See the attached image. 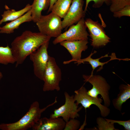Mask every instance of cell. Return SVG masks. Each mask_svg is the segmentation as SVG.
Segmentation results:
<instances>
[{
  "mask_svg": "<svg viewBox=\"0 0 130 130\" xmlns=\"http://www.w3.org/2000/svg\"><path fill=\"white\" fill-rule=\"evenodd\" d=\"M51 38L40 32L26 30L16 37L11 44V48L16 60L15 67L23 63L27 57Z\"/></svg>",
  "mask_w": 130,
  "mask_h": 130,
  "instance_id": "6da1fadb",
  "label": "cell"
},
{
  "mask_svg": "<svg viewBox=\"0 0 130 130\" xmlns=\"http://www.w3.org/2000/svg\"><path fill=\"white\" fill-rule=\"evenodd\" d=\"M57 97L54 101L46 107L40 108L39 103L33 102L28 111L18 121L10 123L0 124V129L2 130H26L32 128L41 118L42 114L47 109L57 103Z\"/></svg>",
  "mask_w": 130,
  "mask_h": 130,
  "instance_id": "7a4b0ae2",
  "label": "cell"
},
{
  "mask_svg": "<svg viewBox=\"0 0 130 130\" xmlns=\"http://www.w3.org/2000/svg\"><path fill=\"white\" fill-rule=\"evenodd\" d=\"M84 81L88 82L92 85V88L87 91L89 96L97 98L100 95L104 101V105L108 107L110 106L111 101L109 96V91L110 86L105 79L99 75L91 74L87 75H83Z\"/></svg>",
  "mask_w": 130,
  "mask_h": 130,
  "instance_id": "3957f363",
  "label": "cell"
},
{
  "mask_svg": "<svg viewBox=\"0 0 130 130\" xmlns=\"http://www.w3.org/2000/svg\"><path fill=\"white\" fill-rule=\"evenodd\" d=\"M62 75L61 69L57 64L55 59L49 55L44 74L43 91H59Z\"/></svg>",
  "mask_w": 130,
  "mask_h": 130,
  "instance_id": "277c9868",
  "label": "cell"
},
{
  "mask_svg": "<svg viewBox=\"0 0 130 130\" xmlns=\"http://www.w3.org/2000/svg\"><path fill=\"white\" fill-rule=\"evenodd\" d=\"M61 19L51 12L48 15H42L36 23L40 32L51 38H56L62 33Z\"/></svg>",
  "mask_w": 130,
  "mask_h": 130,
  "instance_id": "5b68a950",
  "label": "cell"
},
{
  "mask_svg": "<svg viewBox=\"0 0 130 130\" xmlns=\"http://www.w3.org/2000/svg\"><path fill=\"white\" fill-rule=\"evenodd\" d=\"M65 99V104L54 110L50 117L55 118L61 117L65 122L70 119L77 118L79 117L78 112L82 109V106L78 107L74 99V95H70L66 92H64Z\"/></svg>",
  "mask_w": 130,
  "mask_h": 130,
  "instance_id": "8992f818",
  "label": "cell"
},
{
  "mask_svg": "<svg viewBox=\"0 0 130 130\" xmlns=\"http://www.w3.org/2000/svg\"><path fill=\"white\" fill-rule=\"evenodd\" d=\"M49 44V41L45 43L29 55L30 60L33 62L35 75L43 81L48 59L47 49Z\"/></svg>",
  "mask_w": 130,
  "mask_h": 130,
  "instance_id": "52a82bcc",
  "label": "cell"
},
{
  "mask_svg": "<svg viewBox=\"0 0 130 130\" xmlns=\"http://www.w3.org/2000/svg\"><path fill=\"white\" fill-rule=\"evenodd\" d=\"M87 91L86 89L82 86L78 90L74 91L75 94L74 96V99L77 104L78 105L81 104L86 110L87 108H89L92 105H95L99 108L101 115L103 117L108 116L110 113V110L108 107L101 104L102 99L89 96L87 94Z\"/></svg>",
  "mask_w": 130,
  "mask_h": 130,
  "instance_id": "ba28073f",
  "label": "cell"
},
{
  "mask_svg": "<svg viewBox=\"0 0 130 130\" xmlns=\"http://www.w3.org/2000/svg\"><path fill=\"white\" fill-rule=\"evenodd\" d=\"M85 23L91 38V45L93 47L105 46L110 41V38L98 21L88 18L85 20Z\"/></svg>",
  "mask_w": 130,
  "mask_h": 130,
  "instance_id": "9c48e42d",
  "label": "cell"
},
{
  "mask_svg": "<svg viewBox=\"0 0 130 130\" xmlns=\"http://www.w3.org/2000/svg\"><path fill=\"white\" fill-rule=\"evenodd\" d=\"M86 29L84 18H82L76 24L70 26L68 30L55 38L53 43L55 45L64 40H88L89 34Z\"/></svg>",
  "mask_w": 130,
  "mask_h": 130,
  "instance_id": "30bf717a",
  "label": "cell"
},
{
  "mask_svg": "<svg viewBox=\"0 0 130 130\" xmlns=\"http://www.w3.org/2000/svg\"><path fill=\"white\" fill-rule=\"evenodd\" d=\"M84 3V0H72L68 12L62 21V29L84 18L86 13L83 9Z\"/></svg>",
  "mask_w": 130,
  "mask_h": 130,
  "instance_id": "8fae6325",
  "label": "cell"
},
{
  "mask_svg": "<svg viewBox=\"0 0 130 130\" xmlns=\"http://www.w3.org/2000/svg\"><path fill=\"white\" fill-rule=\"evenodd\" d=\"M88 40L83 39L76 41L64 40L59 43L60 45L65 48L71 55L72 58L63 62L64 64H68L74 61V63L81 59V54L88 48Z\"/></svg>",
  "mask_w": 130,
  "mask_h": 130,
  "instance_id": "7c38bea8",
  "label": "cell"
},
{
  "mask_svg": "<svg viewBox=\"0 0 130 130\" xmlns=\"http://www.w3.org/2000/svg\"><path fill=\"white\" fill-rule=\"evenodd\" d=\"M65 122L61 117L40 118L32 128L33 130H62Z\"/></svg>",
  "mask_w": 130,
  "mask_h": 130,
  "instance_id": "4fadbf2b",
  "label": "cell"
},
{
  "mask_svg": "<svg viewBox=\"0 0 130 130\" xmlns=\"http://www.w3.org/2000/svg\"><path fill=\"white\" fill-rule=\"evenodd\" d=\"M31 9L18 18L7 23L2 27L0 26V33L10 34L14 32L23 23L32 21Z\"/></svg>",
  "mask_w": 130,
  "mask_h": 130,
  "instance_id": "5bb4252c",
  "label": "cell"
},
{
  "mask_svg": "<svg viewBox=\"0 0 130 130\" xmlns=\"http://www.w3.org/2000/svg\"><path fill=\"white\" fill-rule=\"evenodd\" d=\"M119 89V92L117 98L112 100V103L115 108L121 112L123 104L130 98V85L122 84Z\"/></svg>",
  "mask_w": 130,
  "mask_h": 130,
  "instance_id": "9a60e30c",
  "label": "cell"
},
{
  "mask_svg": "<svg viewBox=\"0 0 130 130\" xmlns=\"http://www.w3.org/2000/svg\"><path fill=\"white\" fill-rule=\"evenodd\" d=\"M50 0H33L31 10L32 21L36 23L42 15V12L48 9Z\"/></svg>",
  "mask_w": 130,
  "mask_h": 130,
  "instance_id": "2e32d148",
  "label": "cell"
},
{
  "mask_svg": "<svg viewBox=\"0 0 130 130\" xmlns=\"http://www.w3.org/2000/svg\"><path fill=\"white\" fill-rule=\"evenodd\" d=\"M97 51H95L93 53L91 52L90 55L87 57L82 59H80L79 61L75 63H77V65H78L82 63H84V62H88L89 64L91 65L92 69L91 72V74H93V72L94 70L98 67L101 66L99 69L98 70V71H100L103 68V66L105 64L107 63L109 61L111 60L115 59H118L116 57L115 53H112L111 56H110L111 57L110 60L105 62H102L99 61V59L103 57H108V54H106L104 56H102L100 58L97 59H94L91 58V56L94 53H96Z\"/></svg>",
  "mask_w": 130,
  "mask_h": 130,
  "instance_id": "e0dca14e",
  "label": "cell"
},
{
  "mask_svg": "<svg viewBox=\"0 0 130 130\" xmlns=\"http://www.w3.org/2000/svg\"><path fill=\"white\" fill-rule=\"evenodd\" d=\"M31 7V5L28 4L24 8L19 11L13 9L4 11L1 15L2 18L0 20V26L3 22L12 21L20 17L30 10Z\"/></svg>",
  "mask_w": 130,
  "mask_h": 130,
  "instance_id": "ac0fdd59",
  "label": "cell"
},
{
  "mask_svg": "<svg viewBox=\"0 0 130 130\" xmlns=\"http://www.w3.org/2000/svg\"><path fill=\"white\" fill-rule=\"evenodd\" d=\"M72 0H57L53 5L51 12L61 18L67 13Z\"/></svg>",
  "mask_w": 130,
  "mask_h": 130,
  "instance_id": "d6986e66",
  "label": "cell"
},
{
  "mask_svg": "<svg viewBox=\"0 0 130 130\" xmlns=\"http://www.w3.org/2000/svg\"><path fill=\"white\" fill-rule=\"evenodd\" d=\"M16 62L11 48L8 45L5 47L0 46V64L7 65Z\"/></svg>",
  "mask_w": 130,
  "mask_h": 130,
  "instance_id": "ffe728a7",
  "label": "cell"
},
{
  "mask_svg": "<svg viewBox=\"0 0 130 130\" xmlns=\"http://www.w3.org/2000/svg\"><path fill=\"white\" fill-rule=\"evenodd\" d=\"M110 10L113 13L124 7L130 5V0H110Z\"/></svg>",
  "mask_w": 130,
  "mask_h": 130,
  "instance_id": "44dd1931",
  "label": "cell"
},
{
  "mask_svg": "<svg viewBox=\"0 0 130 130\" xmlns=\"http://www.w3.org/2000/svg\"><path fill=\"white\" fill-rule=\"evenodd\" d=\"M96 122L99 130H119L115 128L114 124L108 122L103 117H97Z\"/></svg>",
  "mask_w": 130,
  "mask_h": 130,
  "instance_id": "7402d4cb",
  "label": "cell"
},
{
  "mask_svg": "<svg viewBox=\"0 0 130 130\" xmlns=\"http://www.w3.org/2000/svg\"><path fill=\"white\" fill-rule=\"evenodd\" d=\"M91 1L94 2L92 6L95 8H99L101 7L105 3L108 6L110 4V0H86L85 4L84 11L86 13L89 3Z\"/></svg>",
  "mask_w": 130,
  "mask_h": 130,
  "instance_id": "603a6c76",
  "label": "cell"
},
{
  "mask_svg": "<svg viewBox=\"0 0 130 130\" xmlns=\"http://www.w3.org/2000/svg\"><path fill=\"white\" fill-rule=\"evenodd\" d=\"M80 121L74 118L70 119L65 123L64 130H77L80 127Z\"/></svg>",
  "mask_w": 130,
  "mask_h": 130,
  "instance_id": "cb8c5ba5",
  "label": "cell"
},
{
  "mask_svg": "<svg viewBox=\"0 0 130 130\" xmlns=\"http://www.w3.org/2000/svg\"><path fill=\"white\" fill-rule=\"evenodd\" d=\"M113 16L120 18L124 16H130V5L127 6L113 13Z\"/></svg>",
  "mask_w": 130,
  "mask_h": 130,
  "instance_id": "d4e9b609",
  "label": "cell"
},
{
  "mask_svg": "<svg viewBox=\"0 0 130 130\" xmlns=\"http://www.w3.org/2000/svg\"><path fill=\"white\" fill-rule=\"evenodd\" d=\"M105 119L108 122L112 124L117 123L120 125L122 126L126 130H130V120L123 121L117 120L106 118Z\"/></svg>",
  "mask_w": 130,
  "mask_h": 130,
  "instance_id": "484cf974",
  "label": "cell"
},
{
  "mask_svg": "<svg viewBox=\"0 0 130 130\" xmlns=\"http://www.w3.org/2000/svg\"><path fill=\"white\" fill-rule=\"evenodd\" d=\"M57 0H50V4L49 7L48 9L47 13L51 12V11L52 6L55 2Z\"/></svg>",
  "mask_w": 130,
  "mask_h": 130,
  "instance_id": "4316f807",
  "label": "cell"
},
{
  "mask_svg": "<svg viewBox=\"0 0 130 130\" xmlns=\"http://www.w3.org/2000/svg\"><path fill=\"white\" fill-rule=\"evenodd\" d=\"M3 75L2 73L0 72V81L3 77Z\"/></svg>",
  "mask_w": 130,
  "mask_h": 130,
  "instance_id": "83f0119b",
  "label": "cell"
}]
</instances>
